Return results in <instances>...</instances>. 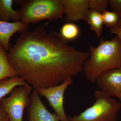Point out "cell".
<instances>
[{
	"mask_svg": "<svg viewBox=\"0 0 121 121\" xmlns=\"http://www.w3.org/2000/svg\"><path fill=\"white\" fill-rule=\"evenodd\" d=\"M7 53L17 74L34 89L55 86L83 71L90 52L68 45L60 33L44 25L21 34Z\"/></svg>",
	"mask_w": 121,
	"mask_h": 121,
	"instance_id": "obj_1",
	"label": "cell"
},
{
	"mask_svg": "<svg viewBox=\"0 0 121 121\" xmlns=\"http://www.w3.org/2000/svg\"><path fill=\"white\" fill-rule=\"evenodd\" d=\"M90 52L82 71L91 82L95 83L105 72L121 67V41L116 36L110 40L101 38L97 47L91 45Z\"/></svg>",
	"mask_w": 121,
	"mask_h": 121,
	"instance_id": "obj_2",
	"label": "cell"
},
{
	"mask_svg": "<svg viewBox=\"0 0 121 121\" xmlns=\"http://www.w3.org/2000/svg\"><path fill=\"white\" fill-rule=\"evenodd\" d=\"M20 11L21 21L29 25L44 20H56L64 15L62 0H26Z\"/></svg>",
	"mask_w": 121,
	"mask_h": 121,
	"instance_id": "obj_3",
	"label": "cell"
},
{
	"mask_svg": "<svg viewBox=\"0 0 121 121\" xmlns=\"http://www.w3.org/2000/svg\"><path fill=\"white\" fill-rule=\"evenodd\" d=\"M95 102L79 114L68 117V121H117L121 103L100 90L95 93Z\"/></svg>",
	"mask_w": 121,
	"mask_h": 121,
	"instance_id": "obj_4",
	"label": "cell"
},
{
	"mask_svg": "<svg viewBox=\"0 0 121 121\" xmlns=\"http://www.w3.org/2000/svg\"><path fill=\"white\" fill-rule=\"evenodd\" d=\"M32 89L29 85L16 87L9 96L1 99L0 101L9 121H23L25 109L30 105Z\"/></svg>",
	"mask_w": 121,
	"mask_h": 121,
	"instance_id": "obj_5",
	"label": "cell"
},
{
	"mask_svg": "<svg viewBox=\"0 0 121 121\" xmlns=\"http://www.w3.org/2000/svg\"><path fill=\"white\" fill-rule=\"evenodd\" d=\"M73 82V79H68L55 86L36 89L40 95L47 99L60 121H68L64 107V95L66 89Z\"/></svg>",
	"mask_w": 121,
	"mask_h": 121,
	"instance_id": "obj_6",
	"label": "cell"
},
{
	"mask_svg": "<svg viewBox=\"0 0 121 121\" xmlns=\"http://www.w3.org/2000/svg\"><path fill=\"white\" fill-rule=\"evenodd\" d=\"M95 82L99 90L108 97H117L121 102V67L105 72Z\"/></svg>",
	"mask_w": 121,
	"mask_h": 121,
	"instance_id": "obj_7",
	"label": "cell"
},
{
	"mask_svg": "<svg viewBox=\"0 0 121 121\" xmlns=\"http://www.w3.org/2000/svg\"><path fill=\"white\" fill-rule=\"evenodd\" d=\"M40 95L34 89L30 95V105L27 110L28 121H60L56 113L50 112L44 105Z\"/></svg>",
	"mask_w": 121,
	"mask_h": 121,
	"instance_id": "obj_8",
	"label": "cell"
},
{
	"mask_svg": "<svg viewBox=\"0 0 121 121\" xmlns=\"http://www.w3.org/2000/svg\"><path fill=\"white\" fill-rule=\"evenodd\" d=\"M90 0H62L66 23L85 20L90 11Z\"/></svg>",
	"mask_w": 121,
	"mask_h": 121,
	"instance_id": "obj_9",
	"label": "cell"
},
{
	"mask_svg": "<svg viewBox=\"0 0 121 121\" xmlns=\"http://www.w3.org/2000/svg\"><path fill=\"white\" fill-rule=\"evenodd\" d=\"M29 26L21 21L10 23L0 21V43L6 51L11 48L9 42L13 35L17 32L22 34L28 31Z\"/></svg>",
	"mask_w": 121,
	"mask_h": 121,
	"instance_id": "obj_10",
	"label": "cell"
},
{
	"mask_svg": "<svg viewBox=\"0 0 121 121\" xmlns=\"http://www.w3.org/2000/svg\"><path fill=\"white\" fill-rule=\"evenodd\" d=\"M13 0H0V21L9 22L12 19L14 22L21 20L20 11H16L13 8Z\"/></svg>",
	"mask_w": 121,
	"mask_h": 121,
	"instance_id": "obj_11",
	"label": "cell"
},
{
	"mask_svg": "<svg viewBox=\"0 0 121 121\" xmlns=\"http://www.w3.org/2000/svg\"><path fill=\"white\" fill-rule=\"evenodd\" d=\"M28 85L22 78L18 76L3 79L0 81V101L10 94L16 87Z\"/></svg>",
	"mask_w": 121,
	"mask_h": 121,
	"instance_id": "obj_12",
	"label": "cell"
},
{
	"mask_svg": "<svg viewBox=\"0 0 121 121\" xmlns=\"http://www.w3.org/2000/svg\"><path fill=\"white\" fill-rule=\"evenodd\" d=\"M85 20L89 24L91 29L94 32L97 37H100L102 33L104 24L102 13L90 9Z\"/></svg>",
	"mask_w": 121,
	"mask_h": 121,
	"instance_id": "obj_13",
	"label": "cell"
},
{
	"mask_svg": "<svg viewBox=\"0 0 121 121\" xmlns=\"http://www.w3.org/2000/svg\"><path fill=\"white\" fill-rule=\"evenodd\" d=\"M7 51L0 43V81L17 76L16 72L9 62Z\"/></svg>",
	"mask_w": 121,
	"mask_h": 121,
	"instance_id": "obj_14",
	"label": "cell"
},
{
	"mask_svg": "<svg viewBox=\"0 0 121 121\" xmlns=\"http://www.w3.org/2000/svg\"><path fill=\"white\" fill-rule=\"evenodd\" d=\"M60 34L67 41L73 40L79 36L80 29L75 24L66 23L61 27Z\"/></svg>",
	"mask_w": 121,
	"mask_h": 121,
	"instance_id": "obj_15",
	"label": "cell"
},
{
	"mask_svg": "<svg viewBox=\"0 0 121 121\" xmlns=\"http://www.w3.org/2000/svg\"><path fill=\"white\" fill-rule=\"evenodd\" d=\"M102 15L104 24L108 28L111 29L119 25L120 18L114 12L106 10L102 13Z\"/></svg>",
	"mask_w": 121,
	"mask_h": 121,
	"instance_id": "obj_16",
	"label": "cell"
},
{
	"mask_svg": "<svg viewBox=\"0 0 121 121\" xmlns=\"http://www.w3.org/2000/svg\"><path fill=\"white\" fill-rule=\"evenodd\" d=\"M109 0H90V9L102 13L107 10Z\"/></svg>",
	"mask_w": 121,
	"mask_h": 121,
	"instance_id": "obj_17",
	"label": "cell"
},
{
	"mask_svg": "<svg viewBox=\"0 0 121 121\" xmlns=\"http://www.w3.org/2000/svg\"><path fill=\"white\" fill-rule=\"evenodd\" d=\"M109 5L112 11L114 12L121 19V0H109Z\"/></svg>",
	"mask_w": 121,
	"mask_h": 121,
	"instance_id": "obj_18",
	"label": "cell"
},
{
	"mask_svg": "<svg viewBox=\"0 0 121 121\" xmlns=\"http://www.w3.org/2000/svg\"><path fill=\"white\" fill-rule=\"evenodd\" d=\"M0 121H9L7 113L0 101Z\"/></svg>",
	"mask_w": 121,
	"mask_h": 121,
	"instance_id": "obj_19",
	"label": "cell"
},
{
	"mask_svg": "<svg viewBox=\"0 0 121 121\" xmlns=\"http://www.w3.org/2000/svg\"><path fill=\"white\" fill-rule=\"evenodd\" d=\"M110 32L116 35L121 41V26L118 25L110 29Z\"/></svg>",
	"mask_w": 121,
	"mask_h": 121,
	"instance_id": "obj_20",
	"label": "cell"
},
{
	"mask_svg": "<svg viewBox=\"0 0 121 121\" xmlns=\"http://www.w3.org/2000/svg\"><path fill=\"white\" fill-rule=\"evenodd\" d=\"M26 1V0H13V2H14L16 4L22 6Z\"/></svg>",
	"mask_w": 121,
	"mask_h": 121,
	"instance_id": "obj_21",
	"label": "cell"
},
{
	"mask_svg": "<svg viewBox=\"0 0 121 121\" xmlns=\"http://www.w3.org/2000/svg\"><path fill=\"white\" fill-rule=\"evenodd\" d=\"M119 25L121 26V19H120V21H119Z\"/></svg>",
	"mask_w": 121,
	"mask_h": 121,
	"instance_id": "obj_22",
	"label": "cell"
}]
</instances>
